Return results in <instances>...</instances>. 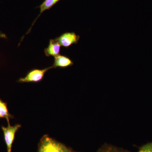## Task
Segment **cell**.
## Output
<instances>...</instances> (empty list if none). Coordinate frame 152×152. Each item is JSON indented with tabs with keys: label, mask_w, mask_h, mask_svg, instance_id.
<instances>
[{
	"label": "cell",
	"mask_w": 152,
	"mask_h": 152,
	"mask_svg": "<svg viewBox=\"0 0 152 152\" xmlns=\"http://www.w3.org/2000/svg\"><path fill=\"white\" fill-rule=\"evenodd\" d=\"M38 152H74L64 144L45 135L39 144Z\"/></svg>",
	"instance_id": "obj_1"
},
{
	"label": "cell",
	"mask_w": 152,
	"mask_h": 152,
	"mask_svg": "<svg viewBox=\"0 0 152 152\" xmlns=\"http://www.w3.org/2000/svg\"><path fill=\"white\" fill-rule=\"evenodd\" d=\"M52 68V66L44 69H33L25 77L19 79L18 82L20 83H39L42 80L46 73Z\"/></svg>",
	"instance_id": "obj_2"
},
{
	"label": "cell",
	"mask_w": 152,
	"mask_h": 152,
	"mask_svg": "<svg viewBox=\"0 0 152 152\" xmlns=\"http://www.w3.org/2000/svg\"><path fill=\"white\" fill-rule=\"evenodd\" d=\"M21 127V125L17 124L14 126L8 124L7 126H2L1 129L4 133V138L7 147V151L12 152V146L15 138L16 133Z\"/></svg>",
	"instance_id": "obj_3"
},
{
	"label": "cell",
	"mask_w": 152,
	"mask_h": 152,
	"mask_svg": "<svg viewBox=\"0 0 152 152\" xmlns=\"http://www.w3.org/2000/svg\"><path fill=\"white\" fill-rule=\"evenodd\" d=\"M80 39V36L72 32L64 33L56 38L55 40L59 43L61 46L68 48L72 45L77 43Z\"/></svg>",
	"instance_id": "obj_4"
},
{
	"label": "cell",
	"mask_w": 152,
	"mask_h": 152,
	"mask_svg": "<svg viewBox=\"0 0 152 152\" xmlns=\"http://www.w3.org/2000/svg\"><path fill=\"white\" fill-rule=\"evenodd\" d=\"M73 64V61L69 58L60 54L54 57L52 66L53 68H66L71 66Z\"/></svg>",
	"instance_id": "obj_5"
},
{
	"label": "cell",
	"mask_w": 152,
	"mask_h": 152,
	"mask_svg": "<svg viewBox=\"0 0 152 152\" xmlns=\"http://www.w3.org/2000/svg\"><path fill=\"white\" fill-rule=\"evenodd\" d=\"M61 45L54 39H50L48 46L44 50L45 55L48 57L56 56L60 55Z\"/></svg>",
	"instance_id": "obj_6"
},
{
	"label": "cell",
	"mask_w": 152,
	"mask_h": 152,
	"mask_svg": "<svg viewBox=\"0 0 152 152\" xmlns=\"http://www.w3.org/2000/svg\"><path fill=\"white\" fill-rule=\"evenodd\" d=\"M60 1H61V0H45L37 8L40 9V13L39 14V15L38 16V17L36 18L35 20L33 22L30 28L29 29L27 33L26 34H28L29 33L31 32V30L32 28L33 27V26L34 24L37 20L39 18L41 15L43 13V12H44L45 11L48 10L52 8L55 5H56L57 3L58 2Z\"/></svg>",
	"instance_id": "obj_7"
},
{
	"label": "cell",
	"mask_w": 152,
	"mask_h": 152,
	"mask_svg": "<svg viewBox=\"0 0 152 152\" xmlns=\"http://www.w3.org/2000/svg\"><path fill=\"white\" fill-rule=\"evenodd\" d=\"M14 118L8 110L7 104L0 99V118H5L8 124H10V120Z\"/></svg>",
	"instance_id": "obj_8"
},
{
	"label": "cell",
	"mask_w": 152,
	"mask_h": 152,
	"mask_svg": "<svg viewBox=\"0 0 152 152\" xmlns=\"http://www.w3.org/2000/svg\"><path fill=\"white\" fill-rule=\"evenodd\" d=\"M96 152H130L127 150L118 148L113 145L105 144L98 150Z\"/></svg>",
	"instance_id": "obj_9"
},
{
	"label": "cell",
	"mask_w": 152,
	"mask_h": 152,
	"mask_svg": "<svg viewBox=\"0 0 152 152\" xmlns=\"http://www.w3.org/2000/svg\"><path fill=\"white\" fill-rule=\"evenodd\" d=\"M138 152H152V142L148 143L140 147Z\"/></svg>",
	"instance_id": "obj_10"
},
{
	"label": "cell",
	"mask_w": 152,
	"mask_h": 152,
	"mask_svg": "<svg viewBox=\"0 0 152 152\" xmlns=\"http://www.w3.org/2000/svg\"><path fill=\"white\" fill-rule=\"evenodd\" d=\"M0 38H4V39H6V38H7V36L5 34L0 31Z\"/></svg>",
	"instance_id": "obj_11"
}]
</instances>
